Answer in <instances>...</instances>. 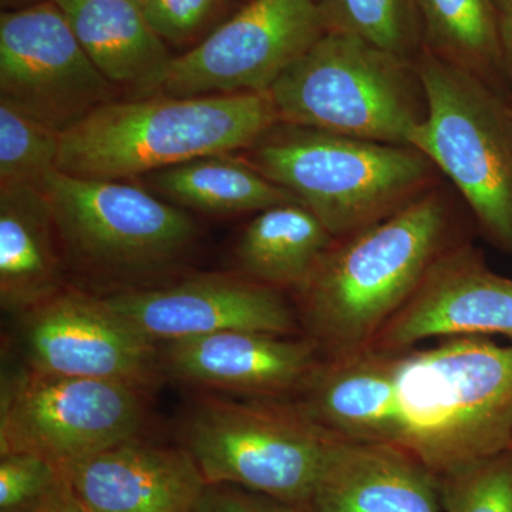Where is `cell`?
I'll use <instances>...</instances> for the list:
<instances>
[{
	"mask_svg": "<svg viewBox=\"0 0 512 512\" xmlns=\"http://www.w3.org/2000/svg\"><path fill=\"white\" fill-rule=\"evenodd\" d=\"M296 407L333 439L399 448L443 478L512 450V343L454 336L329 357Z\"/></svg>",
	"mask_w": 512,
	"mask_h": 512,
	"instance_id": "obj_1",
	"label": "cell"
},
{
	"mask_svg": "<svg viewBox=\"0 0 512 512\" xmlns=\"http://www.w3.org/2000/svg\"><path fill=\"white\" fill-rule=\"evenodd\" d=\"M450 205L439 187L333 244L299 289L302 320L329 357L369 348L448 249Z\"/></svg>",
	"mask_w": 512,
	"mask_h": 512,
	"instance_id": "obj_2",
	"label": "cell"
},
{
	"mask_svg": "<svg viewBox=\"0 0 512 512\" xmlns=\"http://www.w3.org/2000/svg\"><path fill=\"white\" fill-rule=\"evenodd\" d=\"M278 116L268 93L110 101L60 134L57 170L126 181L251 148Z\"/></svg>",
	"mask_w": 512,
	"mask_h": 512,
	"instance_id": "obj_3",
	"label": "cell"
},
{
	"mask_svg": "<svg viewBox=\"0 0 512 512\" xmlns=\"http://www.w3.org/2000/svg\"><path fill=\"white\" fill-rule=\"evenodd\" d=\"M248 163L309 208L335 239L390 217L436 187V165L412 146L275 124Z\"/></svg>",
	"mask_w": 512,
	"mask_h": 512,
	"instance_id": "obj_4",
	"label": "cell"
},
{
	"mask_svg": "<svg viewBox=\"0 0 512 512\" xmlns=\"http://www.w3.org/2000/svg\"><path fill=\"white\" fill-rule=\"evenodd\" d=\"M279 123L410 146L427 119L416 60L357 37H320L268 90Z\"/></svg>",
	"mask_w": 512,
	"mask_h": 512,
	"instance_id": "obj_5",
	"label": "cell"
},
{
	"mask_svg": "<svg viewBox=\"0 0 512 512\" xmlns=\"http://www.w3.org/2000/svg\"><path fill=\"white\" fill-rule=\"evenodd\" d=\"M416 66L429 113L410 146L456 185L485 237L512 254L511 103L481 77L424 47Z\"/></svg>",
	"mask_w": 512,
	"mask_h": 512,
	"instance_id": "obj_6",
	"label": "cell"
},
{
	"mask_svg": "<svg viewBox=\"0 0 512 512\" xmlns=\"http://www.w3.org/2000/svg\"><path fill=\"white\" fill-rule=\"evenodd\" d=\"M181 441L207 484H229L308 512L330 437L296 406L198 397Z\"/></svg>",
	"mask_w": 512,
	"mask_h": 512,
	"instance_id": "obj_7",
	"label": "cell"
},
{
	"mask_svg": "<svg viewBox=\"0 0 512 512\" xmlns=\"http://www.w3.org/2000/svg\"><path fill=\"white\" fill-rule=\"evenodd\" d=\"M39 190L67 254L96 275L154 274L181 258L197 237L187 212L126 181L55 170Z\"/></svg>",
	"mask_w": 512,
	"mask_h": 512,
	"instance_id": "obj_8",
	"label": "cell"
},
{
	"mask_svg": "<svg viewBox=\"0 0 512 512\" xmlns=\"http://www.w3.org/2000/svg\"><path fill=\"white\" fill-rule=\"evenodd\" d=\"M143 389L28 369L2 384L0 456L29 453L60 470L140 434Z\"/></svg>",
	"mask_w": 512,
	"mask_h": 512,
	"instance_id": "obj_9",
	"label": "cell"
},
{
	"mask_svg": "<svg viewBox=\"0 0 512 512\" xmlns=\"http://www.w3.org/2000/svg\"><path fill=\"white\" fill-rule=\"evenodd\" d=\"M325 33L315 0H251L200 45L173 57L146 97L268 93Z\"/></svg>",
	"mask_w": 512,
	"mask_h": 512,
	"instance_id": "obj_10",
	"label": "cell"
},
{
	"mask_svg": "<svg viewBox=\"0 0 512 512\" xmlns=\"http://www.w3.org/2000/svg\"><path fill=\"white\" fill-rule=\"evenodd\" d=\"M53 0L0 16V97L59 133L114 101Z\"/></svg>",
	"mask_w": 512,
	"mask_h": 512,
	"instance_id": "obj_11",
	"label": "cell"
},
{
	"mask_svg": "<svg viewBox=\"0 0 512 512\" xmlns=\"http://www.w3.org/2000/svg\"><path fill=\"white\" fill-rule=\"evenodd\" d=\"M23 315V346L35 372L143 390L163 373L160 346L134 332L100 298L62 289Z\"/></svg>",
	"mask_w": 512,
	"mask_h": 512,
	"instance_id": "obj_12",
	"label": "cell"
},
{
	"mask_svg": "<svg viewBox=\"0 0 512 512\" xmlns=\"http://www.w3.org/2000/svg\"><path fill=\"white\" fill-rule=\"evenodd\" d=\"M134 332L161 346L227 330L291 335L296 316L281 291L248 278L195 276L163 288L100 298Z\"/></svg>",
	"mask_w": 512,
	"mask_h": 512,
	"instance_id": "obj_13",
	"label": "cell"
},
{
	"mask_svg": "<svg viewBox=\"0 0 512 512\" xmlns=\"http://www.w3.org/2000/svg\"><path fill=\"white\" fill-rule=\"evenodd\" d=\"M512 339V279L491 271L476 249L448 248L369 348L409 349L430 339Z\"/></svg>",
	"mask_w": 512,
	"mask_h": 512,
	"instance_id": "obj_14",
	"label": "cell"
},
{
	"mask_svg": "<svg viewBox=\"0 0 512 512\" xmlns=\"http://www.w3.org/2000/svg\"><path fill=\"white\" fill-rule=\"evenodd\" d=\"M319 350L311 338L227 330L161 345L160 360L180 382L272 399L301 392L320 365Z\"/></svg>",
	"mask_w": 512,
	"mask_h": 512,
	"instance_id": "obj_15",
	"label": "cell"
},
{
	"mask_svg": "<svg viewBox=\"0 0 512 512\" xmlns=\"http://www.w3.org/2000/svg\"><path fill=\"white\" fill-rule=\"evenodd\" d=\"M62 473L87 512H195L207 487L187 448L158 446L140 436Z\"/></svg>",
	"mask_w": 512,
	"mask_h": 512,
	"instance_id": "obj_16",
	"label": "cell"
},
{
	"mask_svg": "<svg viewBox=\"0 0 512 512\" xmlns=\"http://www.w3.org/2000/svg\"><path fill=\"white\" fill-rule=\"evenodd\" d=\"M308 512H446L440 478L399 448L330 437Z\"/></svg>",
	"mask_w": 512,
	"mask_h": 512,
	"instance_id": "obj_17",
	"label": "cell"
},
{
	"mask_svg": "<svg viewBox=\"0 0 512 512\" xmlns=\"http://www.w3.org/2000/svg\"><path fill=\"white\" fill-rule=\"evenodd\" d=\"M113 86L146 97L173 60L136 0H53Z\"/></svg>",
	"mask_w": 512,
	"mask_h": 512,
	"instance_id": "obj_18",
	"label": "cell"
},
{
	"mask_svg": "<svg viewBox=\"0 0 512 512\" xmlns=\"http://www.w3.org/2000/svg\"><path fill=\"white\" fill-rule=\"evenodd\" d=\"M57 228L39 188L0 190V303L26 313L62 291Z\"/></svg>",
	"mask_w": 512,
	"mask_h": 512,
	"instance_id": "obj_19",
	"label": "cell"
},
{
	"mask_svg": "<svg viewBox=\"0 0 512 512\" xmlns=\"http://www.w3.org/2000/svg\"><path fill=\"white\" fill-rule=\"evenodd\" d=\"M328 228L301 202L259 212L239 239L237 259L245 278L272 288H302L335 244Z\"/></svg>",
	"mask_w": 512,
	"mask_h": 512,
	"instance_id": "obj_20",
	"label": "cell"
},
{
	"mask_svg": "<svg viewBox=\"0 0 512 512\" xmlns=\"http://www.w3.org/2000/svg\"><path fill=\"white\" fill-rule=\"evenodd\" d=\"M146 177L150 187L168 201L210 214L261 212L299 202L248 161L235 160L229 154L195 158Z\"/></svg>",
	"mask_w": 512,
	"mask_h": 512,
	"instance_id": "obj_21",
	"label": "cell"
},
{
	"mask_svg": "<svg viewBox=\"0 0 512 512\" xmlns=\"http://www.w3.org/2000/svg\"><path fill=\"white\" fill-rule=\"evenodd\" d=\"M424 49L481 77L504 76L500 16L491 0H416ZM497 90V89H495Z\"/></svg>",
	"mask_w": 512,
	"mask_h": 512,
	"instance_id": "obj_22",
	"label": "cell"
},
{
	"mask_svg": "<svg viewBox=\"0 0 512 512\" xmlns=\"http://www.w3.org/2000/svg\"><path fill=\"white\" fill-rule=\"evenodd\" d=\"M326 32L416 60L424 47L416 0H315Z\"/></svg>",
	"mask_w": 512,
	"mask_h": 512,
	"instance_id": "obj_23",
	"label": "cell"
},
{
	"mask_svg": "<svg viewBox=\"0 0 512 512\" xmlns=\"http://www.w3.org/2000/svg\"><path fill=\"white\" fill-rule=\"evenodd\" d=\"M60 134L0 97V190L40 188L57 170Z\"/></svg>",
	"mask_w": 512,
	"mask_h": 512,
	"instance_id": "obj_24",
	"label": "cell"
},
{
	"mask_svg": "<svg viewBox=\"0 0 512 512\" xmlns=\"http://www.w3.org/2000/svg\"><path fill=\"white\" fill-rule=\"evenodd\" d=\"M446 512H512V450L440 478Z\"/></svg>",
	"mask_w": 512,
	"mask_h": 512,
	"instance_id": "obj_25",
	"label": "cell"
},
{
	"mask_svg": "<svg viewBox=\"0 0 512 512\" xmlns=\"http://www.w3.org/2000/svg\"><path fill=\"white\" fill-rule=\"evenodd\" d=\"M62 470L29 453L0 456V512H33L62 487Z\"/></svg>",
	"mask_w": 512,
	"mask_h": 512,
	"instance_id": "obj_26",
	"label": "cell"
},
{
	"mask_svg": "<svg viewBox=\"0 0 512 512\" xmlns=\"http://www.w3.org/2000/svg\"><path fill=\"white\" fill-rule=\"evenodd\" d=\"M218 3L220 0H146L141 8L164 42L183 43L207 23Z\"/></svg>",
	"mask_w": 512,
	"mask_h": 512,
	"instance_id": "obj_27",
	"label": "cell"
},
{
	"mask_svg": "<svg viewBox=\"0 0 512 512\" xmlns=\"http://www.w3.org/2000/svg\"><path fill=\"white\" fill-rule=\"evenodd\" d=\"M195 512H305L268 495L229 484H207Z\"/></svg>",
	"mask_w": 512,
	"mask_h": 512,
	"instance_id": "obj_28",
	"label": "cell"
},
{
	"mask_svg": "<svg viewBox=\"0 0 512 512\" xmlns=\"http://www.w3.org/2000/svg\"><path fill=\"white\" fill-rule=\"evenodd\" d=\"M33 512H87L84 510L82 504L74 497L72 490L67 485L66 480L62 487L56 491L52 497L47 498V501L40 505L36 511Z\"/></svg>",
	"mask_w": 512,
	"mask_h": 512,
	"instance_id": "obj_29",
	"label": "cell"
},
{
	"mask_svg": "<svg viewBox=\"0 0 512 512\" xmlns=\"http://www.w3.org/2000/svg\"><path fill=\"white\" fill-rule=\"evenodd\" d=\"M500 43L503 73L512 83V12L500 16Z\"/></svg>",
	"mask_w": 512,
	"mask_h": 512,
	"instance_id": "obj_30",
	"label": "cell"
},
{
	"mask_svg": "<svg viewBox=\"0 0 512 512\" xmlns=\"http://www.w3.org/2000/svg\"><path fill=\"white\" fill-rule=\"evenodd\" d=\"M498 16L507 15L512 12V0H491Z\"/></svg>",
	"mask_w": 512,
	"mask_h": 512,
	"instance_id": "obj_31",
	"label": "cell"
},
{
	"mask_svg": "<svg viewBox=\"0 0 512 512\" xmlns=\"http://www.w3.org/2000/svg\"><path fill=\"white\" fill-rule=\"evenodd\" d=\"M136 2L140 3V5H143V3L146 2V0H136Z\"/></svg>",
	"mask_w": 512,
	"mask_h": 512,
	"instance_id": "obj_32",
	"label": "cell"
},
{
	"mask_svg": "<svg viewBox=\"0 0 512 512\" xmlns=\"http://www.w3.org/2000/svg\"><path fill=\"white\" fill-rule=\"evenodd\" d=\"M511 114H512V103H511Z\"/></svg>",
	"mask_w": 512,
	"mask_h": 512,
	"instance_id": "obj_33",
	"label": "cell"
}]
</instances>
